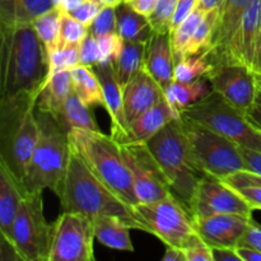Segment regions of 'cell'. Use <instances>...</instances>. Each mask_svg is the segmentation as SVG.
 I'll list each match as a JSON object with an SVG mask.
<instances>
[{
    "mask_svg": "<svg viewBox=\"0 0 261 261\" xmlns=\"http://www.w3.org/2000/svg\"><path fill=\"white\" fill-rule=\"evenodd\" d=\"M96 71L102 91L105 109L111 120V137L119 143L129 142L130 132L124 107V88L117 79L114 63H103L92 66Z\"/></svg>",
    "mask_w": 261,
    "mask_h": 261,
    "instance_id": "obj_16",
    "label": "cell"
},
{
    "mask_svg": "<svg viewBox=\"0 0 261 261\" xmlns=\"http://www.w3.org/2000/svg\"><path fill=\"white\" fill-rule=\"evenodd\" d=\"M40 137L22 181L24 194L42 193L45 189L60 193L70 157V140L51 115L38 111Z\"/></svg>",
    "mask_w": 261,
    "mask_h": 261,
    "instance_id": "obj_5",
    "label": "cell"
},
{
    "mask_svg": "<svg viewBox=\"0 0 261 261\" xmlns=\"http://www.w3.org/2000/svg\"><path fill=\"white\" fill-rule=\"evenodd\" d=\"M48 76V56L33 24L0 25V99L38 97Z\"/></svg>",
    "mask_w": 261,
    "mask_h": 261,
    "instance_id": "obj_1",
    "label": "cell"
},
{
    "mask_svg": "<svg viewBox=\"0 0 261 261\" xmlns=\"http://www.w3.org/2000/svg\"><path fill=\"white\" fill-rule=\"evenodd\" d=\"M180 114L171 106L167 99H163L152 109L143 112L140 116L129 124L130 140L148 143L157 135L168 122L180 119Z\"/></svg>",
    "mask_w": 261,
    "mask_h": 261,
    "instance_id": "obj_21",
    "label": "cell"
},
{
    "mask_svg": "<svg viewBox=\"0 0 261 261\" xmlns=\"http://www.w3.org/2000/svg\"><path fill=\"white\" fill-rule=\"evenodd\" d=\"M162 261H186L185 252L182 249L176 246H167L165 255H163Z\"/></svg>",
    "mask_w": 261,
    "mask_h": 261,
    "instance_id": "obj_51",
    "label": "cell"
},
{
    "mask_svg": "<svg viewBox=\"0 0 261 261\" xmlns=\"http://www.w3.org/2000/svg\"><path fill=\"white\" fill-rule=\"evenodd\" d=\"M223 3V0H199V8L204 12H211V10L219 9Z\"/></svg>",
    "mask_w": 261,
    "mask_h": 261,
    "instance_id": "obj_52",
    "label": "cell"
},
{
    "mask_svg": "<svg viewBox=\"0 0 261 261\" xmlns=\"http://www.w3.org/2000/svg\"><path fill=\"white\" fill-rule=\"evenodd\" d=\"M53 8V0H0V25L33 24Z\"/></svg>",
    "mask_w": 261,
    "mask_h": 261,
    "instance_id": "obj_24",
    "label": "cell"
},
{
    "mask_svg": "<svg viewBox=\"0 0 261 261\" xmlns=\"http://www.w3.org/2000/svg\"><path fill=\"white\" fill-rule=\"evenodd\" d=\"M214 261H242L236 247H212Z\"/></svg>",
    "mask_w": 261,
    "mask_h": 261,
    "instance_id": "obj_48",
    "label": "cell"
},
{
    "mask_svg": "<svg viewBox=\"0 0 261 261\" xmlns=\"http://www.w3.org/2000/svg\"><path fill=\"white\" fill-rule=\"evenodd\" d=\"M117 33L125 41H144L148 42L153 35V28L149 19L133 9L126 3L116 8Z\"/></svg>",
    "mask_w": 261,
    "mask_h": 261,
    "instance_id": "obj_29",
    "label": "cell"
},
{
    "mask_svg": "<svg viewBox=\"0 0 261 261\" xmlns=\"http://www.w3.org/2000/svg\"><path fill=\"white\" fill-rule=\"evenodd\" d=\"M213 63L209 60L205 53H201L200 55L196 56H188L176 63L173 81L190 83V82L205 78L213 70Z\"/></svg>",
    "mask_w": 261,
    "mask_h": 261,
    "instance_id": "obj_33",
    "label": "cell"
},
{
    "mask_svg": "<svg viewBox=\"0 0 261 261\" xmlns=\"http://www.w3.org/2000/svg\"><path fill=\"white\" fill-rule=\"evenodd\" d=\"M73 92L71 73L69 69L51 74L36 101V109L55 119Z\"/></svg>",
    "mask_w": 261,
    "mask_h": 261,
    "instance_id": "obj_23",
    "label": "cell"
},
{
    "mask_svg": "<svg viewBox=\"0 0 261 261\" xmlns=\"http://www.w3.org/2000/svg\"><path fill=\"white\" fill-rule=\"evenodd\" d=\"M260 51L261 0H254L245 10L223 56L217 64H240L261 75Z\"/></svg>",
    "mask_w": 261,
    "mask_h": 261,
    "instance_id": "obj_13",
    "label": "cell"
},
{
    "mask_svg": "<svg viewBox=\"0 0 261 261\" xmlns=\"http://www.w3.org/2000/svg\"><path fill=\"white\" fill-rule=\"evenodd\" d=\"M94 239L91 218L64 212L54 223L48 261H93Z\"/></svg>",
    "mask_w": 261,
    "mask_h": 261,
    "instance_id": "obj_12",
    "label": "cell"
},
{
    "mask_svg": "<svg viewBox=\"0 0 261 261\" xmlns=\"http://www.w3.org/2000/svg\"><path fill=\"white\" fill-rule=\"evenodd\" d=\"M84 2L86 0H63V3H61V10H64L66 13H70L74 9H76L79 5L83 4Z\"/></svg>",
    "mask_w": 261,
    "mask_h": 261,
    "instance_id": "obj_53",
    "label": "cell"
},
{
    "mask_svg": "<svg viewBox=\"0 0 261 261\" xmlns=\"http://www.w3.org/2000/svg\"><path fill=\"white\" fill-rule=\"evenodd\" d=\"M63 10L60 8H53L46 12L45 14L40 15L33 22L37 36L40 37L41 42L46 48L47 56L60 46V17Z\"/></svg>",
    "mask_w": 261,
    "mask_h": 261,
    "instance_id": "obj_31",
    "label": "cell"
},
{
    "mask_svg": "<svg viewBox=\"0 0 261 261\" xmlns=\"http://www.w3.org/2000/svg\"><path fill=\"white\" fill-rule=\"evenodd\" d=\"M260 59H261V51H260Z\"/></svg>",
    "mask_w": 261,
    "mask_h": 261,
    "instance_id": "obj_56",
    "label": "cell"
},
{
    "mask_svg": "<svg viewBox=\"0 0 261 261\" xmlns=\"http://www.w3.org/2000/svg\"><path fill=\"white\" fill-rule=\"evenodd\" d=\"M214 92L246 114L257 91V75L240 64H216L205 76Z\"/></svg>",
    "mask_w": 261,
    "mask_h": 261,
    "instance_id": "obj_15",
    "label": "cell"
},
{
    "mask_svg": "<svg viewBox=\"0 0 261 261\" xmlns=\"http://www.w3.org/2000/svg\"><path fill=\"white\" fill-rule=\"evenodd\" d=\"M205 14L206 12H204L203 9H200L198 7L182 23H180L177 27L173 28L170 32L171 43H172V50L176 59V63L178 60H181V59L185 58L186 48H188L189 42L193 38L199 23L203 20Z\"/></svg>",
    "mask_w": 261,
    "mask_h": 261,
    "instance_id": "obj_32",
    "label": "cell"
},
{
    "mask_svg": "<svg viewBox=\"0 0 261 261\" xmlns=\"http://www.w3.org/2000/svg\"><path fill=\"white\" fill-rule=\"evenodd\" d=\"M240 245H242V246L254 247V249L261 251V226L254 218L250 222L249 228L245 232L244 237H242L241 241H240Z\"/></svg>",
    "mask_w": 261,
    "mask_h": 261,
    "instance_id": "obj_43",
    "label": "cell"
},
{
    "mask_svg": "<svg viewBox=\"0 0 261 261\" xmlns=\"http://www.w3.org/2000/svg\"><path fill=\"white\" fill-rule=\"evenodd\" d=\"M182 250L185 252L186 261H214L212 247L199 234Z\"/></svg>",
    "mask_w": 261,
    "mask_h": 261,
    "instance_id": "obj_41",
    "label": "cell"
},
{
    "mask_svg": "<svg viewBox=\"0 0 261 261\" xmlns=\"http://www.w3.org/2000/svg\"><path fill=\"white\" fill-rule=\"evenodd\" d=\"M117 32V13L114 7H102L101 12L89 27V33L94 37H101L107 33Z\"/></svg>",
    "mask_w": 261,
    "mask_h": 261,
    "instance_id": "obj_38",
    "label": "cell"
},
{
    "mask_svg": "<svg viewBox=\"0 0 261 261\" xmlns=\"http://www.w3.org/2000/svg\"><path fill=\"white\" fill-rule=\"evenodd\" d=\"M178 0H157L152 14L148 17L153 32L170 33Z\"/></svg>",
    "mask_w": 261,
    "mask_h": 261,
    "instance_id": "obj_36",
    "label": "cell"
},
{
    "mask_svg": "<svg viewBox=\"0 0 261 261\" xmlns=\"http://www.w3.org/2000/svg\"><path fill=\"white\" fill-rule=\"evenodd\" d=\"M102 7L103 5L98 0H86L83 4L79 5L76 9H74L69 14L75 18L76 20H79L81 23H83L86 27L89 28L92 25V23H93V20L96 19L97 15H98V13L101 12Z\"/></svg>",
    "mask_w": 261,
    "mask_h": 261,
    "instance_id": "obj_42",
    "label": "cell"
},
{
    "mask_svg": "<svg viewBox=\"0 0 261 261\" xmlns=\"http://www.w3.org/2000/svg\"><path fill=\"white\" fill-rule=\"evenodd\" d=\"M147 42L144 41H125L121 53L114 61L117 79L124 88L144 66Z\"/></svg>",
    "mask_w": 261,
    "mask_h": 261,
    "instance_id": "obj_30",
    "label": "cell"
},
{
    "mask_svg": "<svg viewBox=\"0 0 261 261\" xmlns=\"http://www.w3.org/2000/svg\"><path fill=\"white\" fill-rule=\"evenodd\" d=\"M176 59L173 55L170 33L153 32L147 42L144 66L143 68L154 78L165 91L173 81Z\"/></svg>",
    "mask_w": 261,
    "mask_h": 261,
    "instance_id": "obj_19",
    "label": "cell"
},
{
    "mask_svg": "<svg viewBox=\"0 0 261 261\" xmlns=\"http://www.w3.org/2000/svg\"><path fill=\"white\" fill-rule=\"evenodd\" d=\"M211 82L208 78H201L190 83H181V82L172 81L165 89V97L168 103L180 114L191 105L196 103L204 97L212 93Z\"/></svg>",
    "mask_w": 261,
    "mask_h": 261,
    "instance_id": "obj_26",
    "label": "cell"
},
{
    "mask_svg": "<svg viewBox=\"0 0 261 261\" xmlns=\"http://www.w3.org/2000/svg\"><path fill=\"white\" fill-rule=\"evenodd\" d=\"M181 117L204 125L232 140L241 148L261 152V132L247 120L246 114L212 91L181 112Z\"/></svg>",
    "mask_w": 261,
    "mask_h": 261,
    "instance_id": "obj_8",
    "label": "cell"
},
{
    "mask_svg": "<svg viewBox=\"0 0 261 261\" xmlns=\"http://www.w3.org/2000/svg\"><path fill=\"white\" fill-rule=\"evenodd\" d=\"M252 2L254 0H223L219 8L213 42L208 50L204 51L213 65L218 63L223 56L245 10Z\"/></svg>",
    "mask_w": 261,
    "mask_h": 261,
    "instance_id": "obj_20",
    "label": "cell"
},
{
    "mask_svg": "<svg viewBox=\"0 0 261 261\" xmlns=\"http://www.w3.org/2000/svg\"><path fill=\"white\" fill-rule=\"evenodd\" d=\"M54 224L43 214L42 193L25 194L15 214L10 241L23 261H48Z\"/></svg>",
    "mask_w": 261,
    "mask_h": 261,
    "instance_id": "obj_10",
    "label": "cell"
},
{
    "mask_svg": "<svg viewBox=\"0 0 261 261\" xmlns=\"http://www.w3.org/2000/svg\"><path fill=\"white\" fill-rule=\"evenodd\" d=\"M191 158L206 176L223 180L227 176L246 170L240 147L219 133L181 117Z\"/></svg>",
    "mask_w": 261,
    "mask_h": 261,
    "instance_id": "obj_7",
    "label": "cell"
},
{
    "mask_svg": "<svg viewBox=\"0 0 261 261\" xmlns=\"http://www.w3.org/2000/svg\"><path fill=\"white\" fill-rule=\"evenodd\" d=\"M58 196L64 212L83 214L91 219L99 216L120 217L133 229L143 231L142 224L137 221L133 213V206L117 198L89 170L73 145L70 149L68 170Z\"/></svg>",
    "mask_w": 261,
    "mask_h": 261,
    "instance_id": "obj_2",
    "label": "cell"
},
{
    "mask_svg": "<svg viewBox=\"0 0 261 261\" xmlns=\"http://www.w3.org/2000/svg\"><path fill=\"white\" fill-rule=\"evenodd\" d=\"M88 35V27L71 17L69 13L64 12V10L61 12L60 46L59 47H79Z\"/></svg>",
    "mask_w": 261,
    "mask_h": 261,
    "instance_id": "obj_35",
    "label": "cell"
},
{
    "mask_svg": "<svg viewBox=\"0 0 261 261\" xmlns=\"http://www.w3.org/2000/svg\"><path fill=\"white\" fill-rule=\"evenodd\" d=\"M70 144L81 154L89 170L125 204L139 203L133 186L121 145L111 135L99 130L74 129L68 133Z\"/></svg>",
    "mask_w": 261,
    "mask_h": 261,
    "instance_id": "obj_4",
    "label": "cell"
},
{
    "mask_svg": "<svg viewBox=\"0 0 261 261\" xmlns=\"http://www.w3.org/2000/svg\"><path fill=\"white\" fill-rule=\"evenodd\" d=\"M199 7V0H178L177 8H176L175 15L172 20V30L182 23L196 8ZM171 30V31H172Z\"/></svg>",
    "mask_w": 261,
    "mask_h": 261,
    "instance_id": "obj_44",
    "label": "cell"
},
{
    "mask_svg": "<svg viewBox=\"0 0 261 261\" xmlns=\"http://www.w3.org/2000/svg\"><path fill=\"white\" fill-rule=\"evenodd\" d=\"M240 150H241L242 158H244L246 171L261 175V152L241 147H240Z\"/></svg>",
    "mask_w": 261,
    "mask_h": 261,
    "instance_id": "obj_47",
    "label": "cell"
},
{
    "mask_svg": "<svg viewBox=\"0 0 261 261\" xmlns=\"http://www.w3.org/2000/svg\"><path fill=\"white\" fill-rule=\"evenodd\" d=\"M246 117L257 130L261 132V75H257V91L251 107L246 111Z\"/></svg>",
    "mask_w": 261,
    "mask_h": 261,
    "instance_id": "obj_45",
    "label": "cell"
},
{
    "mask_svg": "<svg viewBox=\"0 0 261 261\" xmlns=\"http://www.w3.org/2000/svg\"><path fill=\"white\" fill-rule=\"evenodd\" d=\"M124 3L130 5L133 9L137 10L140 14L149 17L152 14L153 9H154L155 4H157V0H126Z\"/></svg>",
    "mask_w": 261,
    "mask_h": 261,
    "instance_id": "obj_49",
    "label": "cell"
},
{
    "mask_svg": "<svg viewBox=\"0 0 261 261\" xmlns=\"http://www.w3.org/2000/svg\"><path fill=\"white\" fill-rule=\"evenodd\" d=\"M73 92L88 107L105 106L101 82L92 66L78 65L70 69Z\"/></svg>",
    "mask_w": 261,
    "mask_h": 261,
    "instance_id": "obj_28",
    "label": "cell"
},
{
    "mask_svg": "<svg viewBox=\"0 0 261 261\" xmlns=\"http://www.w3.org/2000/svg\"><path fill=\"white\" fill-rule=\"evenodd\" d=\"M254 211H261V186H240L233 188Z\"/></svg>",
    "mask_w": 261,
    "mask_h": 261,
    "instance_id": "obj_46",
    "label": "cell"
},
{
    "mask_svg": "<svg viewBox=\"0 0 261 261\" xmlns=\"http://www.w3.org/2000/svg\"><path fill=\"white\" fill-rule=\"evenodd\" d=\"M133 213L143 231L160 239L166 246L184 249L198 236L193 213L173 194L153 203L135 204Z\"/></svg>",
    "mask_w": 261,
    "mask_h": 261,
    "instance_id": "obj_9",
    "label": "cell"
},
{
    "mask_svg": "<svg viewBox=\"0 0 261 261\" xmlns=\"http://www.w3.org/2000/svg\"><path fill=\"white\" fill-rule=\"evenodd\" d=\"M218 13L219 9L211 10V12L206 13L203 20L199 23L198 28H196L195 33H194L193 38L190 40L188 48H186L185 58L200 55L201 53H204V51L211 47L212 42H213L214 32H216Z\"/></svg>",
    "mask_w": 261,
    "mask_h": 261,
    "instance_id": "obj_34",
    "label": "cell"
},
{
    "mask_svg": "<svg viewBox=\"0 0 261 261\" xmlns=\"http://www.w3.org/2000/svg\"><path fill=\"white\" fill-rule=\"evenodd\" d=\"M36 101L30 94L0 99V163L20 186L40 137Z\"/></svg>",
    "mask_w": 261,
    "mask_h": 261,
    "instance_id": "obj_3",
    "label": "cell"
},
{
    "mask_svg": "<svg viewBox=\"0 0 261 261\" xmlns=\"http://www.w3.org/2000/svg\"><path fill=\"white\" fill-rule=\"evenodd\" d=\"M98 2L101 3L103 7L117 8L120 4H122V3H124V0H98Z\"/></svg>",
    "mask_w": 261,
    "mask_h": 261,
    "instance_id": "obj_54",
    "label": "cell"
},
{
    "mask_svg": "<svg viewBox=\"0 0 261 261\" xmlns=\"http://www.w3.org/2000/svg\"><path fill=\"white\" fill-rule=\"evenodd\" d=\"M194 219L198 234L211 247H237L249 228L252 217L218 214Z\"/></svg>",
    "mask_w": 261,
    "mask_h": 261,
    "instance_id": "obj_17",
    "label": "cell"
},
{
    "mask_svg": "<svg viewBox=\"0 0 261 261\" xmlns=\"http://www.w3.org/2000/svg\"><path fill=\"white\" fill-rule=\"evenodd\" d=\"M147 144L165 171L173 195L191 211L199 182L206 175L191 158L181 117L168 122Z\"/></svg>",
    "mask_w": 261,
    "mask_h": 261,
    "instance_id": "obj_6",
    "label": "cell"
},
{
    "mask_svg": "<svg viewBox=\"0 0 261 261\" xmlns=\"http://www.w3.org/2000/svg\"><path fill=\"white\" fill-rule=\"evenodd\" d=\"M166 99L165 91L144 68L124 87V107L127 124Z\"/></svg>",
    "mask_w": 261,
    "mask_h": 261,
    "instance_id": "obj_18",
    "label": "cell"
},
{
    "mask_svg": "<svg viewBox=\"0 0 261 261\" xmlns=\"http://www.w3.org/2000/svg\"><path fill=\"white\" fill-rule=\"evenodd\" d=\"M79 56H81L82 65L94 66L102 63V54L97 37L89 33L84 38L81 47H79Z\"/></svg>",
    "mask_w": 261,
    "mask_h": 261,
    "instance_id": "obj_40",
    "label": "cell"
},
{
    "mask_svg": "<svg viewBox=\"0 0 261 261\" xmlns=\"http://www.w3.org/2000/svg\"><path fill=\"white\" fill-rule=\"evenodd\" d=\"M81 47V46H79ZM79 47H59L48 55V76L59 70L73 69L81 65ZM47 82V81H46Z\"/></svg>",
    "mask_w": 261,
    "mask_h": 261,
    "instance_id": "obj_37",
    "label": "cell"
},
{
    "mask_svg": "<svg viewBox=\"0 0 261 261\" xmlns=\"http://www.w3.org/2000/svg\"><path fill=\"white\" fill-rule=\"evenodd\" d=\"M94 236L105 246L119 251H134V245L130 239V229L126 222L120 217L99 216L92 219Z\"/></svg>",
    "mask_w": 261,
    "mask_h": 261,
    "instance_id": "obj_25",
    "label": "cell"
},
{
    "mask_svg": "<svg viewBox=\"0 0 261 261\" xmlns=\"http://www.w3.org/2000/svg\"><path fill=\"white\" fill-rule=\"evenodd\" d=\"M24 195L20 184L9 170L0 163V233L9 241L15 214Z\"/></svg>",
    "mask_w": 261,
    "mask_h": 261,
    "instance_id": "obj_22",
    "label": "cell"
},
{
    "mask_svg": "<svg viewBox=\"0 0 261 261\" xmlns=\"http://www.w3.org/2000/svg\"><path fill=\"white\" fill-rule=\"evenodd\" d=\"M89 109L91 107L87 106L74 92H71L61 111L55 117V120L60 125L61 129L65 130L66 133H70L74 129L99 132L98 125H97L94 116Z\"/></svg>",
    "mask_w": 261,
    "mask_h": 261,
    "instance_id": "obj_27",
    "label": "cell"
},
{
    "mask_svg": "<svg viewBox=\"0 0 261 261\" xmlns=\"http://www.w3.org/2000/svg\"><path fill=\"white\" fill-rule=\"evenodd\" d=\"M139 203H153L172 195L170 182L147 143H120Z\"/></svg>",
    "mask_w": 261,
    "mask_h": 261,
    "instance_id": "obj_11",
    "label": "cell"
},
{
    "mask_svg": "<svg viewBox=\"0 0 261 261\" xmlns=\"http://www.w3.org/2000/svg\"><path fill=\"white\" fill-rule=\"evenodd\" d=\"M236 249L242 261H261V251L254 249V247L240 245Z\"/></svg>",
    "mask_w": 261,
    "mask_h": 261,
    "instance_id": "obj_50",
    "label": "cell"
},
{
    "mask_svg": "<svg viewBox=\"0 0 261 261\" xmlns=\"http://www.w3.org/2000/svg\"><path fill=\"white\" fill-rule=\"evenodd\" d=\"M252 212L254 209L251 205L233 188L212 176L201 178L191 204L194 218H205L218 214L252 217Z\"/></svg>",
    "mask_w": 261,
    "mask_h": 261,
    "instance_id": "obj_14",
    "label": "cell"
},
{
    "mask_svg": "<svg viewBox=\"0 0 261 261\" xmlns=\"http://www.w3.org/2000/svg\"><path fill=\"white\" fill-rule=\"evenodd\" d=\"M54 2V5H55L56 8H60L61 9V3H63V0H53Z\"/></svg>",
    "mask_w": 261,
    "mask_h": 261,
    "instance_id": "obj_55",
    "label": "cell"
},
{
    "mask_svg": "<svg viewBox=\"0 0 261 261\" xmlns=\"http://www.w3.org/2000/svg\"><path fill=\"white\" fill-rule=\"evenodd\" d=\"M97 40H98V45L102 54L101 64L114 63L119 58L120 53H121L122 43H124V40H122L121 36L117 32L107 33V35L98 37Z\"/></svg>",
    "mask_w": 261,
    "mask_h": 261,
    "instance_id": "obj_39",
    "label": "cell"
}]
</instances>
